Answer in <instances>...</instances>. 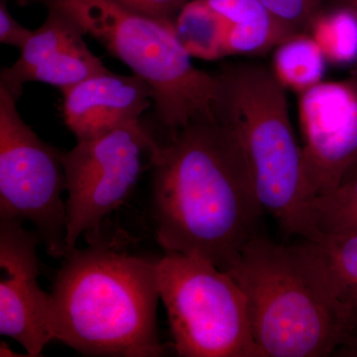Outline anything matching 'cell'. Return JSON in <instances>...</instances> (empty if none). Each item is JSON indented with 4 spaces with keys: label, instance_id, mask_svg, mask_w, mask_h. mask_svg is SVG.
Here are the masks:
<instances>
[{
    "label": "cell",
    "instance_id": "ac0fdd59",
    "mask_svg": "<svg viewBox=\"0 0 357 357\" xmlns=\"http://www.w3.org/2000/svg\"><path fill=\"white\" fill-rule=\"evenodd\" d=\"M289 33L271 15L255 22L230 25L225 41L229 55H259L290 38Z\"/></svg>",
    "mask_w": 357,
    "mask_h": 357
},
{
    "label": "cell",
    "instance_id": "7c38bea8",
    "mask_svg": "<svg viewBox=\"0 0 357 357\" xmlns=\"http://www.w3.org/2000/svg\"><path fill=\"white\" fill-rule=\"evenodd\" d=\"M63 117L77 141L93 139L132 122L154 103L142 77L109 72L89 77L63 93Z\"/></svg>",
    "mask_w": 357,
    "mask_h": 357
},
{
    "label": "cell",
    "instance_id": "44dd1931",
    "mask_svg": "<svg viewBox=\"0 0 357 357\" xmlns=\"http://www.w3.org/2000/svg\"><path fill=\"white\" fill-rule=\"evenodd\" d=\"M134 13L175 25L178 13L189 0H115Z\"/></svg>",
    "mask_w": 357,
    "mask_h": 357
},
{
    "label": "cell",
    "instance_id": "7a4b0ae2",
    "mask_svg": "<svg viewBox=\"0 0 357 357\" xmlns=\"http://www.w3.org/2000/svg\"><path fill=\"white\" fill-rule=\"evenodd\" d=\"M70 251L52 287L51 333L89 356H165L157 326L159 259L102 243Z\"/></svg>",
    "mask_w": 357,
    "mask_h": 357
},
{
    "label": "cell",
    "instance_id": "d4e9b609",
    "mask_svg": "<svg viewBox=\"0 0 357 357\" xmlns=\"http://www.w3.org/2000/svg\"><path fill=\"white\" fill-rule=\"evenodd\" d=\"M14 1H15L16 3L18 4V6H29V4L35 3V2H36V3H38V2H40V3H42V2H43V0H14Z\"/></svg>",
    "mask_w": 357,
    "mask_h": 357
},
{
    "label": "cell",
    "instance_id": "8fae6325",
    "mask_svg": "<svg viewBox=\"0 0 357 357\" xmlns=\"http://www.w3.org/2000/svg\"><path fill=\"white\" fill-rule=\"evenodd\" d=\"M48 16L20 49L10 67L3 68L0 86L17 102L26 83L38 82L62 93L89 77L109 72L84 42L81 26L69 16L48 9Z\"/></svg>",
    "mask_w": 357,
    "mask_h": 357
},
{
    "label": "cell",
    "instance_id": "4fadbf2b",
    "mask_svg": "<svg viewBox=\"0 0 357 357\" xmlns=\"http://www.w3.org/2000/svg\"><path fill=\"white\" fill-rule=\"evenodd\" d=\"M310 241L324 263L347 316L351 331L349 347H357V234L324 236Z\"/></svg>",
    "mask_w": 357,
    "mask_h": 357
},
{
    "label": "cell",
    "instance_id": "4316f807",
    "mask_svg": "<svg viewBox=\"0 0 357 357\" xmlns=\"http://www.w3.org/2000/svg\"><path fill=\"white\" fill-rule=\"evenodd\" d=\"M356 168H357V164H356V167H354V169H356ZM354 169H352V170H354ZM352 170H351V171H352Z\"/></svg>",
    "mask_w": 357,
    "mask_h": 357
},
{
    "label": "cell",
    "instance_id": "52a82bcc",
    "mask_svg": "<svg viewBox=\"0 0 357 357\" xmlns=\"http://www.w3.org/2000/svg\"><path fill=\"white\" fill-rule=\"evenodd\" d=\"M0 86V218L31 222L47 253L67 255V192L58 149L28 126Z\"/></svg>",
    "mask_w": 357,
    "mask_h": 357
},
{
    "label": "cell",
    "instance_id": "ffe728a7",
    "mask_svg": "<svg viewBox=\"0 0 357 357\" xmlns=\"http://www.w3.org/2000/svg\"><path fill=\"white\" fill-rule=\"evenodd\" d=\"M229 25L245 24L270 15L260 0H204Z\"/></svg>",
    "mask_w": 357,
    "mask_h": 357
},
{
    "label": "cell",
    "instance_id": "3957f363",
    "mask_svg": "<svg viewBox=\"0 0 357 357\" xmlns=\"http://www.w3.org/2000/svg\"><path fill=\"white\" fill-rule=\"evenodd\" d=\"M229 274L248 303L261 357H325L351 344V331L309 239L279 243L258 234Z\"/></svg>",
    "mask_w": 357,
    "mask_h": 357
},
{
    "label": "cell",
    "instance_id": "603a6c76",
    "mask_svg": "<svg viewBox=\"0 0 357 357\" xmlns=\"http://www.w3.org/2000/svg\"><path fill=\"white\" fill-rule=\"evenodd\" d=\"M328 7H344L357 14V0H325L324 8Z\"/></svg>",
    "mask_w": 357,
    "mask_h": 357
},
{
    "label": "cell",
    "instance_id": "8992f818",
    "mask_svg": "<svg viewBox=\"0 0 357 357\" xmlns=\"http://www.w3.org/2000/svg\"><path fill=\"white\" fill-rule=\"evenodd\" d=\"M157 277L178 356L261 357L245 296L231 275L208 260L165 251Z\"/></svg>",
    "mask_w": 357,
    "mask_h": 357
},
{
    "label": "cell",
    "instance_id": "484cf974",
    "mask_svg": "<svg viewBox=\"0 0 357 357\" xmlns=\"http://www.w3.org/2000/svg\"><path fill=\"white\" fill-rule=\"evenodd\" d=\"M351 79L352 82H354V84H356V86H357V63H356V69H354V73H352V76L351 77Z\"/></svg>",
    "mask_w": 357,
    "mask_h": 357
},
{
    "label": "cell",
    "instance_id": "277c9868",
    "mask_svg": "<svg viewBox=\"0 0 357 357\" xmlns=\"http://www.w3.org/2000/svg\"><path fill=\"white\" fill-rule=\"evenodd\" d=\"M217 76L218 119L241 135L263 210L287 236L311 238L303 150L291 123L285 86L272 69L257 63H227Z\"/></svg>",
    "mask_w": 357,
    "mask_h": 357
},
{
    "label": "cell",
    "instance_id": "2e32d148",
    "mask_svg": "<svg viewBox=\"0 0 357 357\" xmlns=\"http://www.w3.org/2000/svg\"><path fill=\"white\" fill-rule=\"evenodd\" d=\"M312 236L319 237L357 234V168L333 191L310 202Z\"/></svg>",
    "mask_w": 357,
    "mask_h": 357
},
{
    "label": "cell",
    "instance_id": "d6986e66",
    "mask_svg": "<svg viewBox=\"0 0 357 357\" xmlns=\"http://www.w3.org/2000/svg\"><path fill=\"white\" fill-rule=\"evenodd\" d=\"M290 36L307 34L325 0H260Z\"/></svg>",
    "mask_w": 357,
    "mask_h": 357
},
{
    "label": "cell",
    "instance_id": "30bf717a",
    "mask_svg": "<svg viewBox=\"0 0 357 357\" xmlns=\"http://www.w3.org/2000/svg\"><path fill=\"white\" fill-rule=\"evenodd\" d=\"M23 223L0 218V333L36 357L53 340L51 297L38 282L41 238Z\"/></svg>",
    "mask_w": 357,
    "mask_h": 357
},
{
    "label": "cell",
    "instance_id": "9c48e42d",
    "mask_svg": "<svg viewBox=\"0 0 357 357\" xmlns=\"http://www.w3.org/2000/svg\"><path fill=\"white\" fill-rule=\"evenodd\" d=\"M303 166L310 202L333 191L357 164V86L321 82L300 93Z\"/></svg>",
    "mask_w": 357,
    "mask_h": 357
},
{
    "label": "cell",
    "instance_id": "6da1fadb",
    "mask_svg": "<svg viewBox=\"0 0 357 357\" xmlns=\"http://www.w3.org/2000/svg\"><path fill=\"white\" fill-rule=\"evenodd\" d=\"M170 135L151 168L157 241L229 273L265 213L243 141L220 121L191 122Z\"/></svg>",
    "mask_w": 357,
    "mask_h": 357
},
{
    "label": "cell",
    "instance_id": "7402d4cb",
    "mask_svg": "<svg viewBox=\"0 0 357 357\" xmlns=\"http://www.w3.org/2000/svg\"><path fill=\"white\" fill-rule=\"evenodd\" d=\"M32 30L21 25L9 13L6 0L0 1V42L20 49L32 35Z\"/></svg>",
    "mask_w": 357,
    "mask_h": 357
},
{
    "label": "cell",
    "instance_id": "5b68a950",
    "mask_svg": "<svg viewBox=\"0 0 357 357\" xmlns=\"http://www.w3.org/2000/svg\"><path fill=\"white\" fill-rule=\"evenodd\" d=\"M81 26L154 91L158 121L175 132L194 121H218L220 81L195 67L175 25L134 13L115 0H43Z\"/></svg>",
    "mask_w": 357,
    "mask_h": 357
},
{
    "label": "cell",
    "instance_id": "cb8c5ba5",
    "mask_svg": "<svg viewBox=\"0 0 357 357\" xmlns=\"http://www.w3.org/2000/svg\"><path fill=\"white\" fill-rule=\"evenodd\" d=\"M0 356L6 357V356H22V354H17L16 352H14L13 349L9 347V345H7L6 342H1V345H0Z\"/></svg>",
    "mask_w": 357,
    "mask_h": 357
},
{
    "label": "cell",
    "instance_id": "9a60e30c",
    "mask_svg": "<svg viewBox=\"0 0 357 357\" xmlns=\"http://www.w3.org/2000/svg\"><path fill=\"white\" fill-rule=\"evenodd\" d=\"M274 50L272 70L286 89L302 93L323 82L326 59L311 35H295Z\"/></svg>",
    "mask_w": 357,
    "mask_h": 357
},
{
    "label": "cell",
    "instance_id": "5bb4252c",
    "mask_svg": "<svg viewBox=\"0 0 357 357\" xmlns=\"http://www.w3.org/2000/svg\"><path fill=\"white\" fill-rule=\"evenodd\" d=\"M229 26L204 0H192L178 13L175 32L192 58L218 60L227 56Z\"/></svg>",
    "mask_w": 357,
    "mask_h": 357
},
{
    "label": "cell",
    "instance_id": "e0dca14e",
    "mask_svg": "<svg viewBox=\"0 0 357 357\" xmlns=\"http://www.w3.org/2000/svg\"><path fill=\"white\" fill-rule=\"evenodd\" d=\"M326 61L337 65L357 63V14L344 7L324 8L309 33Z\"/></svg>",
    "mask_w": 357,
    "mask_h": 357
},
{
    "label": "cell",
    "instance_id": "ba28073f",
    "mask_svg": "<svg viewBox=\"0 0 357 357\" xmlns=\"http://www.w3.org/2000/svg\"><path fill=\"white\" fill-rule=\"evenodd\" d=\"M160 145L139 121L61 151L67 182V253L82 234L100 236L105 218L128 201Z\"/></svg>",
    "mask_w": 357,
    "mask_h": 357
}]
</instances>
